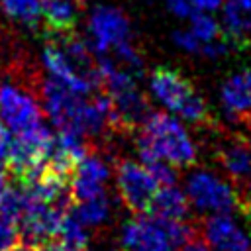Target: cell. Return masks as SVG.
<instances>
[{
    "label": "cell",
    "mask_w": 251,
    "mask_h": 251,
    "mask_svg": "<svg viewBox=\"0 0 251 251\" xmlns=\"http://www.w3.org/2000/svg\"><path fill=\"white\" fill-rule=\"evenodd\" d=\"M137 129L135 145L141 163L161 159L176 169H186L196 163V145L178 118L167 112H149Z\"/></svg>",
    "instance_id": "cell-1"
},
{
    "label": "cell",
    "mask_w": 251,
    "mask_h": 251,
    "mask_svg": "<svg viewBox=\"0 0 251 251\" xmlns=\"http://www.w3.org/2000/svg\"><path fill=\"white\" fill-rule=\"evenodd\" d=\"M151 94L159 104H163L171 114H176L180 120L190 124L208 122V106L204 98L198 96L192 82L175 69L157 67L149 76Z\"/></svg>",
    "instance_id": "cell-2"
},
{
    "label": "cell",
    "mask_w": 251,
    "mask_h": 251,
    "mask_svg": "<svg viewBox=\"0 0 251 251\" xmlns=\"http://www.w3.org/2000/svg\"><path fill=\"white\" fill-rule=\"evenodd\" d=\"M43 116L57 127V131H71L84 137V112L88 94H78L53 76H47L39 88Z\"/></svg>",
    "instance_id": "cell-3"
},
{
    "label": "cell",
    "mask_w": 251,
    "mask_h": 251,
    "mask_svg": "<svg viewBox=\"0 0 251 251\" xmlns=\"http://www.w3.org/2000/svg\"><path fill=\"white\" fill-rule=\"evenodd\" d=\"M184 194L190 208L200 214H229L235 212L239 204L237 190L227 180L206 169H196L188 175Z\"/></svg>",
    "instance_id": "cell-4"
},
{
    "label": "cell",
    "mask_w": 251,
    "mask_h": 251,
    "mask_svg": "<svg viewBox=\"0 0 251 251\" xmlns=\"http://www.w3.org/2000/svg\"><path fill=\"white\" fill-rule=\"evenodd\" d=\"M0 124L10 133H24L45 124L37 100L14 82H0Z\"/></svg>",
    "instance_id": "cell-5"
},
{
    "label": "cell",
    "mask_w": 251,
    "mask_h": 251,
    "mask_svg": "<svg viewBox=\"0 0 251 251\" xmlns=\"http://www.w3.org/2000/svg\"><path fill=\"white\" fill-rule=\"evenodd\" d=\"M116 186L131 214H145L159 184L143 163L124 159L116 165Z\"/></svg>",
    "instance_id": "cell-6"
},
{
    "label": "cell",
    "mask_w": 251,
    "mask_h": 251,
    "mask_svg": "<svg viewBox=\"0 0 251 251\" xmlns=\"http://www.w3.org/2000/svg\"><path fill=\"white\" fill-rule=\"evenodd\" d=\"M88 33H90V49L94 55L108 53L122 41H127L131 35L129 20L126 14L114 6L98 4L92 8L88 16Z\"/></svg>",
    "instance_id": "cell-7"
},
{
    "label": "cell",
    "mask_w": 251,
    "mask_h": 251,
    "mask_svg": "<svg viewBox=\"0 0 251 251\" xmlns=\"http://www.w3.org/2000/svg\"><path fill=\"white\" fill-rule=\"evenodd\" d=\"M204 241L216 251H251V229L229 214H208L200 226Z\"/></svg>",
    "instance_id": "cell-8"
},
{
    "label": "cell",
    "mask_w": 251,
    "mask_h": 251,
    "mask_svg": "<svg viewBox=\"0 0 251 251\" xmlns=\"http://www.w3.org/2000/svg\"><path fill=\"white\" fill-rule=\"evenodd\" d=\"M124 251H175L161 220L145 214H133L122 226Z\"/></svg>",
    "instance_id": "cell-9"
},
{
    "label": "cell",
    "mask_w": 251,
    "mask_h": 251,
    "mask_svg": "<svg viewBox=\"0 0 251 251\" xmlns=\"http://www.w3.org/2000/svg\"><path fill=\"white\" fill-rule=\"evenodd\" d=\"M108 178H110L108 163L98 153L86 151L76 161L69 176V190H71L73 202H80V200L102 194Z\"/></svg>",
    "instance_id": "cell-10"
},
{
    "label": "cell",
    "mask_w": 251,
    "mask_h": 251,
    "mask_svg": "<svg viewBox=\"0 0 251 251\" xmlns=\"http://www.w3.org/2000/svg\"><path fill=\"white\" fill-rule=\"evenodd\" d=\"M220 167L239 188L251 184V139L231 137L218 149Z\"/></svg>",
    "instance_id": "cell-11"
},
{
    "label": "cell",
    "mask_w": 251,
    "mask_h": 251,
    "mask_svg": "<svg viewBox=\"0 0 251 251\" xmlns=\"http://www.w3.org/2000/svg\"><path fill=\"white\" fill-rule=\"evenodd\" d=\"M222 104L233 118H251V69L227 76L222 84Z\"/></svg>",
    "instance_id": "cell-12"
},
{
    "label": "cell",
    "mask_w": 251,
    "mask_h": 251,
    "mask_svg": "<svg viewBox=\"0 0 251 251\" xmlns=\"http://www.w3.org/2000/svg\"><path fill=\"white\" fill-rule=\"evenodd\" d=\"M190 210L186 194L175 184L159 186L147 206V214L159 220H188Z\"/></svg>",
    "instance_id": "cell-13"
},
{
    "label": "cell",
    "mask_w": 251,
    "mask_h": 251,
    "mask_svg": "<svg viewBox=\"0 0 251 251\" xmlns=\"http://www.w3.org/2000/svg\"><path fill=\"white\" fill-rule=\"evenodd\" d=\"M82 0H41V22L47 31H71L78 22Z\"/></svg>",
    "instance_id": "cell-14"
},
{
    "label": "cell",
    "mask_w": 251,
    "mask_h": 251,
    "mask_svg": "<svg viewBox=\"0 0 251 251\" xmlns=\"http://www.w3.org/2000/svg\"><path fill=\"white\" fill-rule=\"evenodd\" d=\"M224 10V35L231 45H243L249 39L251 0H227L220 6Z\"/></svg>",
    "instance_id": "cell-15"
},
{
    "label": "cell",
    "mask_w": 251,
    "mask_h": 251,
    "mask_svg": "<svg viewBox=\"0 0 251 251\" xmlns=\"http://www.w3.org/2000/svg\"><path fill=\"white\" fill-rule=\"evenodd\" d=\"M110 210H112V204H110V198H108L106 192H102L98 196H92V198H86V200H80V202H75V206L69 208V212L86 229L88 227H98L104 222H108Z\"/></svg>",
    "instance_id": "cell-16"
},
{
    "label": "cell",
    "mask_w": 251,
    "mask_h": 251,
    "mask_svg": "<svg viewBox=\"0 0 251 251\" xmlns=\"http://www.w3.org/2000/svg\"><path fill=\"white\" fill-rule=\"evenodd\" d=\"M0 8L10 20L29 29L41 24V0H0Z\"/></svg>",
    "instance_id": "cell-17"
},
{
    "label": "cell",
    "mask_w": 251,
    "mask_h": 251,
    "mask_svg": "<svg viewBox=\"0 0 251 251\" xmlns=\"http://www.w3.org/2000/svg\"><path fill=\"white\" fill-rule=\"evenodd\" d=\"M190 31L194 33V37L200 41V43H208L216 37L222 35V27L218 24V20H214L210 16V12H194L190 18Z\"/></svg>",
    "instance_id": "cell-18"
},
{
    "label": "cell",
    "mask_w": 251,
    "mask_h": 251,
    "mask_svg": "<svg viewBox=\"0 0 251 251\" xmlns=\"http://www.w3.org/2000/svg\"><path fill=\"white\" fill-rule=\"evenodd\" d=\"M143 165H145V167H147V171L153 175V178L157 180V184H159V186L175 184V182H176V167L169 165L167 161L151 159V161H143Z\"/></svg>",
    "instance_id": "cell-19"
},
{
    "label": "cell",
    "mask_w": 251,
    "mask_h": 251,
    "mask_svg": "<svg viewBox=\"0 0 251 251\" xmlns=\"http://www.w3.org/2000/svg\"><path fill=\"white\" fill-rule=\"evenodd\" d=\"M173 41H175V45H176L178 49H182V51H186V53H198V55H200L202 43L194 37V33H192L190 29H176V31L173 33Z\"/></svg>",
    "instance_id": "cell-20"
},
{
    "label": "cell",
    "mask_w": 251,
    "mask_h": 251,
    "mask_svg": "<svg viewBox=\"0 0 251 251\" xmlns=\"http://www.w3.org/2000/svg\"><path fill=\"white\" fill-rule=\"evenodd\" d=\"M18 239L20 237H18L16 224H12L0 216V251H8L12 245L18 243Z\"/></svg>",
    "instance_id": "cell-21"
},
{
    "label": "cell",
    "mask_w": 251,
    "mask_h": 251,
    "mask_svg": "<svg viewBox=\"0 0 251 251\" xmlns=\"http://www.w3.org/2000/svg\"><path fill=\"white\" fill-rule=\"evenodd\" d=\"M182 251H216V249H212L206 241H198L194 237L192 241H188L186 245H182Z\"/></svg>",
    "instance_id": "cell-22"
},
{
    "label": "cell",
    "mask_w": 251,
    "mask_h": 251,
    "mask_svg": "<svg viewBox=\"0 0 251 251\" xmlns=\"http://www.w3.org/2000/svg\"><path fill=\"white\" fill-rule=\"evenodd\" d=\"M8 251H41V247H33L27 243H20V245H12Z\"/></svg>",
    "instance_id": "cell-23"
},
{
    "label": "cell",
    "mask_w": 251,
    "mask_h": 251,
    "mask_svg": "<svg viewBox=\"0 0 251 251\" xmlns=\"http://www.w3.org/2000/svg\"><path fill=\"white\" fill-rule=\"evenodd\" d=\"M4 186H6V169L0 167V196L4 192Z\"/></svg>",
    "instance_id": "cell-24"
},
{
    "label": "cell",
    "mask_w": 251,
    "mask_h": 251,
    "mask_svg": "<svg viewBox=\"0 0 251 251\" xmlns=\"http://www.w3.org/2000/svg\"><path fill=\"white\" fill-rule=\"evenodd\" d=\"M249 35H251V18H249Z\"/></svg>",
    "instance_id": "cell-25"
},
{
    "label": "cell",
    "mask_w": 251,
    "mask_h": 251,
    "mask_svg": "<svg viewBox=\"0 0 251 251\" xmlns=\"http://www.w3.org/2000/svg\"><path fill=\"white\" fill-rule=\"evenodd\" d=\"M0 82H2V67H0Z\"/></svg>",
    "instance_id": "cell-26"
}]
</instances>
